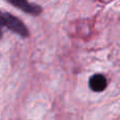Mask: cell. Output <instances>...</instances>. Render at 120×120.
Returning a JSON list of instances; mask_svg holds the SVG:
<instances>
[{"mask_svg":"<svg viewBox=\"0 0 120 120\" xmlns=\"http://www.w3.org/2000/svg\"><path fill=\"white\" fill-rule=\"evenodd\" d=\"M8 3L14 5L15 8L21 10L22 12L26 13L29 15L38 16L42 13V8L35 3H31L27 0H8Z\"/></svg>","mask_w":120,"mask_h":120,"instance_id":"cell-2","label":"cell"},{"mask_svg":"<svg viewBox=\"0 0 120 120\" xmlns=\"http://www.w3.org/2000/svg\"><path fill=\"white\" fill-rule=\"evenodd\" d=\"M89 86L93 92L96 93H101L108 86V80L105 76L102 74H95L90 78Z\"/></svg>","mask_w":120,"mask_h":120,"instance_id":"cell-3","label":"cell"},{"mask_svg":"<svg viewBox=\"0 0 120 120\" xmlns=\"http://www.w3.org/2000/svg\"><path fill=\"white\" fill-rule=\"evenodd\" d=\"M0 24L22 38H27L30 36V32L24 23L10 13L0 11Z\"/></svg>","mask_w":120,"mask_h":120,"instance_id":"cell-1","label":"cell"},{"mask_svg":"<svg viewBox=\"0 0 120 120\" xmlns=\"http://www.w3.org/2000/svg\"><path fill=\"white\" fill-rule=\"evenodd\" d=\"M2 37V30H1V24H0V39Z\"/></svg>","mask_w":120,"mask_h":120,"instance_id":"cell-4","label":"cell"}]
</instances>
